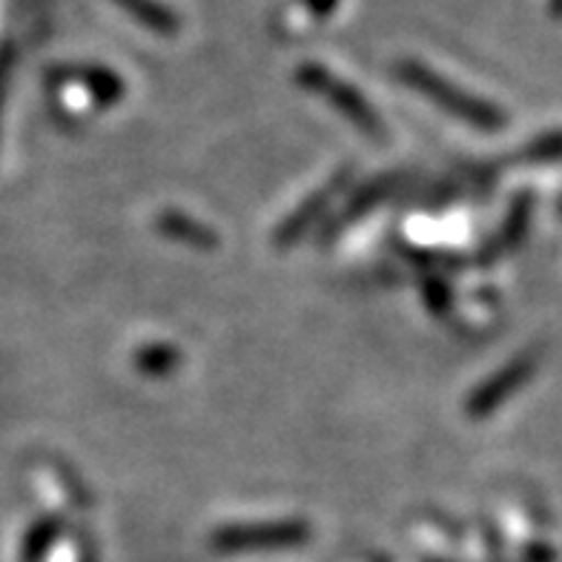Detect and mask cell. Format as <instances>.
I'll use <instances>...</instances> for the list:
<instances>
[{"label":"cell","mask_w":562,"mask_h":562,"mask_svg":"<svg viewBox=\"0 0 562 562\" xmlns=\"http://www.w3.org/2000/svg\"><path fill=\"white\" fill-rule=\"evenodd\" d=\"M176 364V350L156 345V348H147L138 353V368L153 370V373H167V370Z\"/></svg>","instance_id":"obj_7"},{"label":"cell","mask_w":562,"mask_h":562,"mask_svg":"<svg viewBox=\"0 0 562 562\" xmlns=\"http://www.w3.org/2000/svg\"><path fill=\"white\" fill-rule=\"evenodd\" d=\"M396 72H400V78L407 87H414L419 95L428 98L430 104L442 106V110H448L451 115H457V119H465L471 121V124H491V121H494L488 106H482L480 101L468 98L462 89H457L453 83L439 78L434 69H428L425 64H419V60H402Z\"/></svg>","instance_id":"obj_2"},{"label":"cell","mask_w":562,"mask_h":562,"mask_svg":"<svg viewBox=\"0 0 562 562\" xmlns=\"http://www.w3.org/2000/svg\"><path fill=\"white\" fill-rule=\"evenodd\" d=\"M336 187H339V184L327 187V190H318V193L313 195V199L307 201V204H302V207H299L296 213L290 215L288 222L281 224L279 236H276L281 241V245H290V241H296V238L302 236L304 229H307L313 222H316V215L327 207V201L334 199Z\"/></svg>","instance_id":"obj_6"},{"label":"cell","mask_w":562,"mask_h":562,"mask_svg":"<svg viewBox=\"0 0 562 562\" xmlns=\"http://www.w3.org/2000/svg\"><path fill=\"white\" fill-rule=\"evenodd\" d=\"M307 537L304 522H270L259 528H227L215 533V546L256 548V546H293Z\"/></svg>","instance_id":"obj_3"},{"label":"cell","mask_w":562,"mask_h":562,"mask_svg":"<svg viewBox=\"0 0 562 562\" xmlns=\"http://www.w3.org/2000/svg\"><path fill=\"white\" fill-rule=\"evenodd\" d=\"M299 81L311 89V92H316L318 98H325L327 104L334 106L339 115H345L356 130H362L368 138H382V135H385V124L379 119V112L373 110V104H368V98H364L356 87H350V83H345L341 78H336L334 72H327L325 67H318V64H304V67L299 69Z\"/></svg>","instance_id":"obj_1"},{"label":"cell","mask_w":562,"mask_h":562,"mask_svg":"<svg viewBox=\"0 0 562 562\" xmlns=\"http://www.w3.org/2000/svg\"><path fill=\"white\" fill-rule=\"evenodd\" d=\"M307 3L316 9V15H327V12L336 7V0H307Z\"/></svg>","instance_id":"obj_8"},{"label":"cell","mask_w":562,"mask_h":562,"mask_svg":"<svg viewBox=\"0 0 562 562\" xmlns=\"http://www.w3.org/2000/svg\"><path fill=\"white\" fill-rule=\"evenodd\" d=\"M126 15H133L140 26H147L156 35H176L181 30V21L170 7H164L158 0H115Z\"/></svg>","instance_id":"obj_4"},{"label":"cell","mask_w":562,"mask_h":562,"mask_svg":"<svg viewBox=\"0 0 562 562\" xmlns=\"http://www.w3.org/2000/svg\"><path fill=\"white\" fill-rule=\"evenodd\" d=\"M158 229H161L164 236L176 238V241H187V245L204 247V250L215 245L213 229L204 227V224L195 222V218H190L184 213H164L158 218Z\"/></svg>","instance_id":"obj_5"}]
</instances>
